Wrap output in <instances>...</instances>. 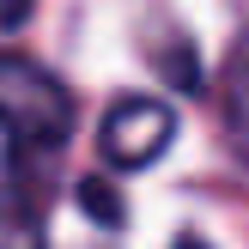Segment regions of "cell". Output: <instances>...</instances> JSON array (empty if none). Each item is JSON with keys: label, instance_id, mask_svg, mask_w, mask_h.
Here are the masks:
<instances>
[{"label": "cell", "instance_id": "6da1fadb", "mask_svg": "<svg viewBox=\"0 0 249 249\" xmlns=\"http://www.w3.org/2000/svg\"><path fill=\"white\" fill-rule=\"evenodd\" d=\"M0 128L18 152H55L73 140V91L31 55H0Z\"/></svg>", "mask_w": 249, "mask_h": 249}, {"label": "cell", "instance_id": "7a4b0ae2", "mask_svg": "<svg viewBox=\"0 0 249 249\" xmlns=\"http://www.w3.org/2000/svg\"><path fill=\"white\" fill-rule=\"evenodd\" d=\"M170 140H177V116L158 97H116L97 128V152L116 170H146L152 158H164Z\"/></svg>", "mask_w": 249, "mask_h": 249}, {"label": "cell", "instance_id": "3957f363", "mask_svg": "<svg viewBox=\"0 0 249 249\" xmlns=\"http://www.w3.org/2000/svg\"><path fill=\"white\" fill-rule=\"evenodd\" d=\"M0 249H49V225H43V189L12 170V182L0 189Z\"/></svg>", "mask_w": 249, "mask_h": 249}, {"label": "cell", "instance_id": "277c9868", "mask_svg": "<svg viewBox=\"0 0 249 249\" xmlns=\"http://www.w3.org/2000/svg\"><path fill=\"white\" fill-rule=\"evenodd\" d=\"M225 134H231V152L249 164V61H237L225 79Z\"/></svg>", "mask_w": 249, "mask_h": 249}, {"label": "cell", "instance_id": "5b68a950", "mask_svg": "<svg viewBox=\"0 0 249 249\" xmlns=\"http://www.w3.org/2000/svg\"><path fill=\"white\" fill-rule=\"evenodd\" d=\"M158 73H164V85H177V91H195L201 85V67H195V43L189 36H170L164 49H152Z\"/></svg>", "mask_w": 249, "mask_h": 249}, {"label": "cell", "instance_id": "8992f818", "mask_svg": "<svg viewBox=\"0 0 249 249\" xmlns=\"http://www.w3.org/2000/svg\"><path fill=\"white\" fill-rule=\"evenodd\" d=\"M79 207H85V213L97 219V225H109V231L122 225V195L109 189L104 177H85V182H79Z\"/></svg>", "mask_w": 249, "mask_h": 249}, {"label": "cell", "instance_id": "52a82bcc", "mask_svg": "<svg viewBox=\"0 0 249 249\" xmlns=\"http://www.w3.org/2000/svg\"><path fill=\"white\" fill-rule=\"evenodd\" d=\"M31 6L36 0H0V31H18V24L31 18Z\"/></svg>", "mask_w": 249, "mask_h": 249}, {"label": "cell", "instance_id": "ba28073f", "mask_svg": "<svg viewBox=\"0 0 249 249\" xmlns=\"http://www.w3.org/2000/svg\"><path fill=\"white\" fill-rule=\"evenodd\" d=\"M170 249H213V243H207V237H177Z\"/></svg>", "mask_w": 249, "mask_h": 249}]
</instances>
